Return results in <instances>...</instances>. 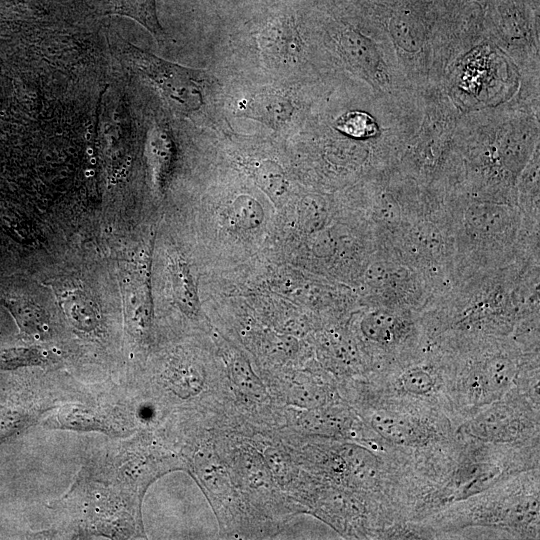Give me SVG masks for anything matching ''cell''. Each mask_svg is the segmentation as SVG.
<instances>
[{
    "label": "cell",
    "mask_w": 540,
    "mask_h": 540,
    "mask_svg": "<svg viewBox=\"0 0 540 540\" xmlns=\"http://www.w3.org/2000/svg\"><path fill=\"white\" fill-rule=\"evenodd\" d=\"M539 261L455 277L420 311L429 342L445 350L493 339L539 348Z\"/></svg>",
    "instance_id": "1"
},
{
    "label": "cell",
    "mask_w": 540,
    "mask_h": 540,
    "mask_svg": "<svg viewBox=\"0 0 540 540\" xmlns=\"http://www.w3.org/2000/svg\"><path fill=\"white\" fill-rule=\"evenodd\" d=\"M539 111L517 100L462 113L458 144L463 162L461 192L517 206V182L539 147Z\"/></svg>",
    "instance_id": "2"
},
{
    "label": "cell",
    "mask_w": 540,
    "mask_h": 540,
    "mask_svg": "<svg viewBox=\"0 0 540 540\" xmlns=\"http://www.w3.org/2000/svg\"><path fill=\"white\" fill-rule=\"evenodd\" d=\"M443 210L454 239L456 276L540 261V222L529 220L518 206L455 193Z\"/></svg>",
    "instance_id": "3"
},
{
    "label": "cell",
    "mask_w": 540,
    "mask_h": 540,
    "mask_svg": "<svg viewBox=\"0 0 540 540\" xmlns=\"http://www.w3.org/2000/svg\"><path fill=\"white\" fill-rule=\"evenodd\" d=\"M448 352L449 399L458 425L515 389L539 393V351L513 339L486 340Z\"/></svg>",
    "instance_id": "4"
},
{
    "label": "cell",
    "mask_w": 540,
    "mask_h": 540,
    "mask_svg": "<svg viewBox=\"0 0 540 540\" xmlns=\"http://www.w3.org/2000/svg\"><path fill=\"white\" fill-rule=\"evenodd\" d=\"M414 523L424 539L476 527L512 538L538 539L539 468L498 481Z\"/></svg>",
    "instance_id": "5"
},
{
    "label": "cell",
    "mask_w": 540,
    "mask_h": 540,
    "mask_svg": "<svg viewBox=\"0 0 540 540\" xmlns=\"http://www.w3.org/2000/svg\"><path fill=\"white\" fill-rule=\"evenodd\" d=\"M422 118L394 167L439 199L461 192L463 162L458 144L461 112L442 84L420 90Z\"/></svg>",
    "instance_id": "6"
},
{
    "label": "cell",
    "mask_w": 540,
    "mask_h": 540,
    "mask_svg": "<svg viewBox=\"0 0 540 540\" xmlns=\"http://www.w3.org/2000/svg\"><path fill=\"white\" fill-rule=\"evenodd\" d=\"M519 82L513 62L485 38L451 64L441 84L458 110L466 113L509 102Z\"/></svg>",
    "instance_id": "7"
},
{
    "label": "cell",
    "mask_w": 540,
    "mask_h": 540,
    "mask_svg": "<svg viewBox=\"0 0 540 540\" xmlns=\"http://www.w3.org/2000/svg\"><path fill=\"white\" fill-rule=\"evenodd\" d=\"M450 376L449 352L428 342L415 355L370 373L364 396L437 409L458 426L449 399Z\"/></svg>",
    "instance_id": "8"
},
{
    "label": "cell",
    "mask_w": 540,
    "mask_h": 540,
    "mask_svg": "<svg viewBox=\"0 0 540 540\" xmlns=\"http://www.w3.org/2000/svg\"><path fill=\"white\" fill-rule=\"evenodd\" d=\"M363 417L385 443L412 452L450 445L457 424L445 412L391 399L365 397Z\"/></svg>",
    "instance_id": "9"
},
{
    "label": "cell",
    "mask_w": 540,
    "mask_h": 540,
    "mask_svg": "<svg viewBox=\"0 0 540 540\" xmlns=\"http://www.w3.org/2000/svg\"><path fill=\"white\" fill-rule=\"evenodd\" d=\"M377 249L419 270L429 282L433 297L445 292L455 279V245L443 205L405 225Z\"/></svg>",
    "instance_id": "10"
},
{
    "label": "cell",
    "mask_w": 540,
    "mask_h": 540,
    "mask_svg": "<svg viewBox=\"0 0 540 540\" xmlns=\"http://www.w3.org/2000/svg\"><path fill=\"white\" fill-rule=\"evenodd\" d=\"M357 327L371 373L415 355L429 342L420 311L366 306Z\"/></svg>",
    "instance_id": "11"
},
{
    "label": "cell",
    "mask_w": 540,
    "mask_h": 540,
    "mask_svg": "<svg viewBox=\"0 0 540 540\" xmlns=\"http://www.w3.org/2000/svg\"><path fill=\"white\" fill-rule=\"evenodd\" d=\"M457 433L499 445H539V393L515 389L466 417Z\"/></svg>",
    "instance_id": "12"
},
{
    "label": "cell",
    "mask_w": 540,
    "mask_h": 540,
    "mask_svg": "<svg viewBox=\"0 0 540 540\" xmlns=\"http://www.w3.org/2000/svg\"><path fill=\"white\" fill-rule=\"evenodd\" d=\"M331 53L360 82L381 94L411 90L391 48L352 26L333 25L328 31ZM415 90V89H414Z\"/></svg>",
    "instance_id": "13"
},
{
    "label": "cell",
    "mask_w": 540,
    "mask_h": 540,
    "mask_svg": "<svg viewBox=\"0 0 540 540\" xmlns=\"http://www.w3.org/2000/svg\"><path fill=\"white\" fill-rule=\"evenodd\" d=\"M366 306H386L421 311L433 297L423 274L401 260L376 249L363 275Z\"/></svg>",
    "instance_id": "14"
},
{
    "label": "cell",
    "mask_w": 540,
    "mask_h": 540,
    "mask_svg": "<svg viewBox=\"0 0 540 540\" xmlns=\"http://www.w3.org/2000/svg\"><path fill=\"white\" fill-rule=\"evenodd\" d=\"M121 59L146 76L161 93L174 112L188 116L204 104L207 74L164 60L131 43L118 45Z\"/></svg>",
    "instance_id": "15"
},
{
    "label": "cell",
    "mask_w": 540,
    "mask_h": 540,
    "mask_svg": "<svg viewBox=\"0 0 540 540\" xmlns=\"http://www.w3.org/2000/svg\"><path fill=\"white\" fill-rule=\"evenodd\" d=\"M56 296L66 318L76 329L92 332L100 326V309L85 288L75 283L62 284Z\"/></svg>",
    "instance_id": "16"
},
{
    "label": "cell",
    "mask_w": 540,
    "mask_h": 540,
    "mask_svg": "<svg viewBox=\"0 0 540 540\" xmlns=\"http://www.w3.org/2000/svg\"><path fill=\"white\" fill-rule=\"evenodd\" d=\"M238 114L256 119L268 126L280 127L290 122L294 106L274 91L258 93L237 106Z\"/></svg>",
    "instance_id": "17"
},
{
    "label": "cell",
    "mask_w": 540,
    "mask_h": 540,
    "mask_svg": "<svg viewBox=\"0 0 540 540\" xmlns=\"http://www.w3.org/2000/svg\"><path fill=\"white\" fill-rule=\"evenodd\" d=\"M103 11L108 15L128 17L142 25L158 41L165 33L158 21L155 0H101Z\"/></svg>",
    "instance_id": "18"
},
{
    "label": "cell",
    "mask_w": 540,
    "mask_h": 540,
    "mask_svg": "<svg viewBox=\"0 0 540 540\" xmlns=\"http://www.w3.org/2000/svg\"><path fill=\"white\" fill-rule=\"evenodd\" d=\"M540 148H536L517 182V206L529 220L540 222Z\"/></svg>",
    "instance_id": "19"
},
{
    "label": "cell",
    "mask_w": 540,
    "mask_h": 540,
    "mask_svg": "<svg viewBox=\"0 0 540 540\" xmlns=\"http://www.w3.org/2000/svg\"><path fill=\"white\" fill-rule=\"evenodd\" d=\"M261 44L269 57L286 64L297 61L303 51L298 33L288 23H280L266 30Z\"/></svg>",
    "instance_id": "20"
},
{
    "label": "cell",
    "mask_w": 540,
    "mask_h": 540,
    "mask_svg": "<svg viewBox=\"0 0 540 540\" xmlns=\"http://www.w3.org/2000/svg\"><path fill=\"white\" fill-rule=\"evenodd\" d=\"M166 381L170 390L181 398L196 395L204 383L199 370L188 365L170 367L166 372Z\"/></svg>",
    "instance_id": "21"
},
{
    "label": "cell",
    "mask_w": 540,
    "mask_h": 540,
    "mask_svg": "<svg viewBox=\"0 0 540 540\" xmlns=\"http://www.w3.org/2000/svg\"><path fill=\"white\" fill-rule=\"evenodd\" d=\"M59 422L70 429L99 430L100 421L90 412L80 408H69L58 415Z\"/></svg>",
    "instance_id": "22"
},
{
    "label": "cell",
    "mask_w": 540,
    "mask_h": 540,
    "mask_svg": "<svg viewBox=\"0 0 540 540\" xmlns=\"http://www.w3.org/2000/svg\"><path fill=\"white\" fill-rule=\"evenodd\" d=\"M203 459L206 461V464L200 468L202 478L207 486L215 493L223 494L227 487L226 475L220 468L210 464L205 456H203Z\"/></svg>",
    "instance_id": "23"
},
{
    "label": "cell",
    "mask_w": 540,
    "mask_h": 540,
    "mask_svg": "<svg viewBox=\"0 0 540 540\" xmlns=\"http://www.w3.org/2000/svg\"><path fill=\"white\" fill-rule=\"evenodd\" d=\"M266 457L270 468L277 477L286 479L289 476V465L279 451H270Z\"/></svg>",
    "instance_id": "24"
}]
</instances>
